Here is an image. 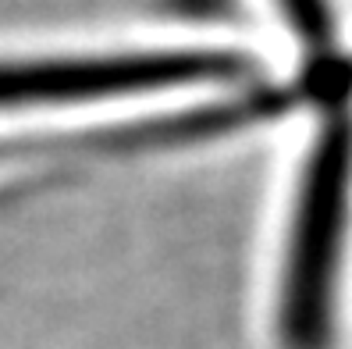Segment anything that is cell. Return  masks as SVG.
<instances>
[{"label": "cell", "instance_id": "cell-1", "mask_svg": "<svg viewBox=\"0 0 352 349\" xmlns=\"http://www.w3.org/2000/svg\"><path fill=\"white\" fill-rule=\"evenodd\" d=\"M352 200V114L331 111L309 147L288 235L278 332L285 349H331Z\"/></svg>", "mask_w": 352, "mask_h": 349}, {"label": "cell", "instance_id": "cell-2", "mask_svg": "<svg viewBox=\"0 0 352 349\" xmlns=\"http://www.w3.org/2000/svg\"><path fill=\"white\" fill-rule=\"evenodd\" d=\"M245 65L235 54L214 50H146L114 57H60V61H8L0 65V111L36 104H78L146 93L182 82L232 78Z\"/></svg>", "mask_w": 352, "mask_h": 349}, {"label": "cell", "instance_id": "cell-3", "mask_svg": "<svg viewBox=\"0 0 352 349\" xmlns=\"http://www.w3.org/2000/svg\"><path fill=\"white\" fill-rule=\"evenodd\" d=\"M278 8L285 14L288 29L299 43L306 47V54L314 57V65H327L335 61V47H338V18L331 0H278Z\"/></svg>", "mask_w": 352, "mask_h": 349}]
</instances>
